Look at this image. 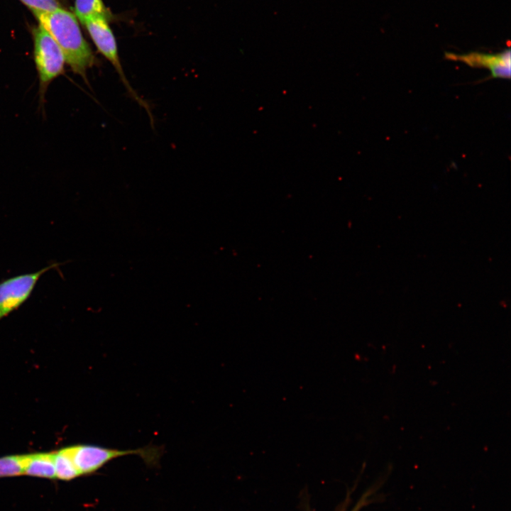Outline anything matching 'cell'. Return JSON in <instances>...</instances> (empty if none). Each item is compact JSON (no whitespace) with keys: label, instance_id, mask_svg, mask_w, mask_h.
I'll list each match as a JSON object with an SVG mask.
<instances>
[{"label":"cell","instance_id":"cell-6","mask_svg":"<svg viewBox=\"0 0 511 511\" xmlns=\"http://www.w3.org/2000/svg\"><path fill=\"white\" fill-rule=\"evenodd\" d=\"M449 60L461 61L472 67H483L490 70L491 77L495 78H510V50L509 48L496 54L471 52L458 55L446 53Z\"/></svg>","mask_w":511,"mask_h":511},{"label":"cell","instance_id":"cell-2","mask_svg":"<svg viewBox=\"0 0 511 511\" xmlns=\"http://www.w3.org/2000/svg\"><path fill=\"white\" fill-rule=\"evenodd\" d=\"M79 476L92 474L115 458L139 456L148 466L158 463L163 454L159 446L148 445L137 449H118L92 444H76L65 448Z\"/></svg>","mask_w":511,"mask_h":511},{"label":"cell","instance_id":"cell-11","mask_svg":"<svg viewBox=\"0 0 511 511\" xmlns=\"http://www.w3.org/2000/svg\"><path fill=\"white\" fill-rule=\"evenodd\" d=\"M32 12L52 11L60 6L57 0H20Z\"/></svg>","mask_w":511,"mask_h":511},{"label":"cell","instance_id":"cell-8","mask_svg":"<svg viewBox=\"0 0 511 511\" xmlns=\"http://www.w3.org/2000/svg\"><path fill=\"white\" fill-rule=\"evenodd\" d=\"M56 478L70 480L79 475L65 449L53 452Z\"/></svg>","mask_w":511,"mask_h":511},{"label":"cell","instance_id":"cell-4","mask_svg":"<svg viewBox=\"0 0 511 511\" xmlns=\"http://www.w3.org/2000/svg\"><path fill=\"white\" fill-rule=\"evenodd\" d=\"M109 18L102 15H92L81 23L85 26L98 51L107 59L117 72L130 96L148 112L151 124L153 117L148 103L144 101L130 84L121 65L115 37L108 24Z\"/></svg>","mask_w":511,"mask_h":511},{"label":"cell","instance_id":"cell-1","mask_svg":"<svg viewBox=\"0 0 511 511\" xmlns=\"http://www.w3.org/2000/svg\"><path fill=\"white\" fill-rule=\"evenodd\" d=\"M41 26L61 48L66 63L75 74L89 84L87 73L96 59L84 38L77 18L72 12L59 7L48 12H33Z\"/></svg>","mask_w":511,"mask_h":511},{"label":"cell","instance_id":"cell-7","mask_svg":"<svg viewBox=\"0 0 511 511\" xmlns=\"http://www.w3.org/2000/svg\"><path fill=\"white\" fill-rule=\"evenodd\" d=\"M23 475L56 478L53 452L24 454Z\"/></svg>","mask_w":511,"mask_h":511},{"label":"cell","instance_id":"cell-12","mask_svg":"<svg viewBox=\"0 0 511 511\" xmlns=\"http://www.w3.org/2000/svg\"><path fill=\"white\" fill-rule=\"evenodd\" d=\"M370 495V491L365 493L351 511H359L363 506L368 503V498Z\"/></svg>","mask_w":511,"mask_h":511},{"label":"cell","instance_id":"cell-5","mask_svg":"<svg viewBox=\"0 0 511 511\" xmlns=\"http://www.w3.org/2000/svg\"><path fill=\"white\" fill-rule=\"evenodd\" d=\"M54 263L35 272L16 275L0 282V320L18 309L32 294L36 283L47 271L57 268Z\"/></svg>","mask_w":511,"mask_h":511},{"label":"cell","instance_id":"cell-10","mask_svg":"<svg viewBox=\"0 0 511 511\" xmlns=\"http://www.w3.org/2000/svg\"><path fill=\"white\" fill-rule=\"evenodd\" d=\"M22 455H9L0 458V478L23 475Z\"/></svg>","mask_w":511,"mask_h":511},{"label":"cell","instance_id":"cell-3","mask_svg":"<svg viewBox=\"0 0 511 511\" xmlns=\"http://www.w3.org/2000/svg\"><path fill=\"white\" fill-rule=\"evenodd\" d=\"M32 33L40 99L43 103L49 84L64 73L66 61L60 46L41 26L33 28Z\"/></svg>","mask_w":511,"mask_h":511},{"label":"cell","instance_id":"cell-9","mask_svg":"<svg viewBox=\"0 0 511 511\" xmlns=\"http://www.w3.org/2000/svg\"><path fill=\"white\" fill-rule=\"evenodd\" d=\"M75 15L80 21L92 15H102L110 18V13L102 0H75Z\"/></svg>","mask_w":511,"mask_h":511}]
</instances>
